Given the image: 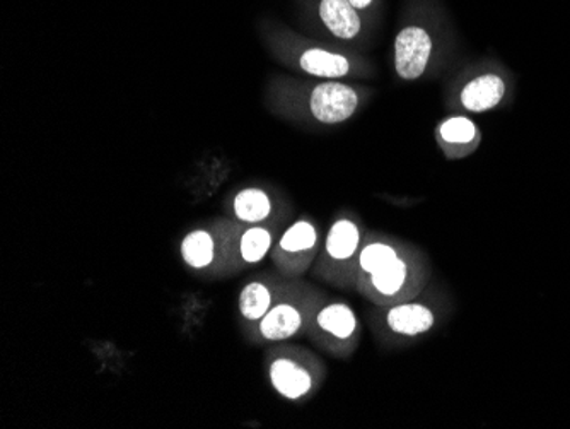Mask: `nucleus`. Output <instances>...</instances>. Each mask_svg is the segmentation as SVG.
Masks as SVG:
<instances>
[{
	"label": "nucleus",
	"instance_id": "obj_1",
	"mask_svg": "<svg viewBox=\"0 0 570 429\" xmlns=\"http://www.w3.org/2000/svg\"><path fill=\"white\" fill-rule=\"evenodd\" d=\"M432 265L421 246L367 232L358 255L355 291L373 306L395 305L431 286Z\"/></svg>",
	"mask_w": 570,
	"mask_h": 429
},
{
	"label": "nucleus",
	"instance_id": "obj_2",
	"mask_svg": "<svg viewBox=\"0 0 570 429\" xmlns=\"http://www.w3.org/2000/svg\"><path fill=\"white\" fill-rule=\"evenodd\" d=\"M451 300L443 290L429 286L419 296L395 305L374 306L367 325L383 348H403L431 334L450 316Z\"/></svg>",
	"mask_w": 570,
	"mask_h": 429
},
{
	"label": "nucleus",
	"instance_id": "obj_3",
	"mask_svg": "<svg viewBox=\"0 0 570 429\" xmlns=\"http://www.w3.org/2000/svg\"><path fill=\"white\" fill-rule=\"evenodd\" d=\"M264 368L272 390L281 399L294 403L315 396L328 374L325 361L316 352L293 341L267 345Z\"/></svg>",
	"mask_w": 570,
	"mask_h": 429
},
{
	"label": "nucleus",
	"instance_id": "obj_4",
	"mask_svg": "<svg viewBox=\"0 0 570 429\" xmlns=\"http://www.w3.org/2000/svg\"><path fill=\"white\" fill-rule=\"evenodd\" d=\"M242 223L217 217L190 230L179 242V257L194 274L207 280H223L239 274L236 240Z\"/></svg>",
	"mask_w": 570,
	"mask_h": 429
},
{
	"label": "nucleus",
	"instance_id": "obj_5",
	"mask_svg": "<svg viewBox=\"0 0 570 429\" xmlns=\"http://www.w3.org/2000/svg\"><path fill=\"white\" fill-rule=\"evenodd\" d=\"M328 294L322 287L304 280L291 281L271 312L246 335L252 344L267 345L275 342L294 341L306 335L311 320L325 303Z\"/></svg>",
	"mask_w": 570,
	"mask_h": 429
},
{
	"label": "nucleus",
	"instance_id": "obj_6",
	"mask_svg": "<svg viewBox=\"0 0 570 429\" xmlns=\"http://www.w3.org/2000/svg\"><path fill=\"white\" fill-rule=\"evenodd\" d=\"M367 230L354 213H338L323 236L322 250L313 265V275L330 287L355 291L358 255Z\"/></svg>",
	"mask_w": 570,
	"mask_h": 429
},
{
	"label": "nucleus",
	"instance_id": "obj_7",
	"mask_svg": "<svg viewBox=\"0 0 570 429\" xmlns=\"http://www.w3.org/2000/svg\"><path fill=\"white\" fill-rule=\"evenodd\" d=\"M306 338L333 360L347 361L361 345V320L347 301L326 298L311 320Z\"/></svg>",
	"mask_w": 570,
	"mask_h": 429
},
{
	"label": "nucleus",
	"instance_id": "obj_8",
	"mask_svg": "<svg viewBox=\"0 0 570 429\" xmlns=\"http://www.w3.org/2000/svg\"><path fill=\"white\" fill-rule=\"evenodd\" d=\"M323 236L320 224L313 217H297L275 240L268 257L275 271L289 280H303L307 272L313 271L322 250Z\"/></svg>",
	"mask_w": 570,
	"mask_h": 429
},
{
	"label": "nucleus",
	"instance_id": "obj_9",
	"mask_svg": "<svg viewBox=\"0 0 570 429\" xmlns=\"http://www.w3.org/2000/svg\"><path fill=\"white\" fill-rule=\"evenodd\" d=\"M291 281L274 269L272 272L256 274L243 284L238 294V319L245 338L271 312L275 301L289 287Z\"/></svg>",
	"mask_w": 570,
	"mask_h": 429
},
{
	"label": "nucleus",
	"instance_id": "obj_10",
	"mask_svg": "<svg viewBox=\"0 0 570 429\" xmlns=\"http://www.w3.org/2000/svg\"><path fill=\"white\" fill-rule=\"evenodd\" d=\"M358 99V92L352 86L325 81L311 88L307 95V110L320 124H342L355 114Z\"/></svg>",
	"mask_w": 570,
	"mask_h": 429
},
{
	"label": "nucleus",
	"instance_id": "obj_11",
	"mask_svg": "<svg viewBox=\"0 0 570 429\" xmlns=\"http://www.w3.org/2000/svg\"><path fill=\"white\" fill-rule=\"evenodd\" d=\"M431 57L432 40L422 28H406L396 37L395 69L405 81L421 79L428 70Z\"/></svg>",
	"mask_w": 570,
	"mask_h": 429
},
{
	"label": "nucleus",
	"instance_id": "obj_12",
	"mask_svg": "<svg viewBox=\"0 0 570 429\" xmlns=\"http://www.w3.org/2000/svg\"><path fill=\"white\" fill-rule=\"evenodd\" d=\"M229 217L245 226H253V224L285 226V221H282L281 207L275 204L274 197L268 192L256 187L243 188L233 197Z\"/></svg>",
	"mask_w": 570,
	"mask_h": 429
},
{
	"label": "nucleus",
	"instance_id": "obj_13",
	"mask_svg": "<svg viewBox=\"0 0 570 429\" xmlns=\"http://www.w3.org/2000/svg\"><path fill=\"white\" fill-rule=\"evenodd\" d=\"M282 230L284 226L281 224H253V226L242 224L238 240H236V261H238L239 272L255 267L271 257L275 240L281 235Z\"/></svg>",
	"mask_w": 570,
	"mask_h": 429
},
{
	"label": "nucleus",
	"instance_id": "obj_14",
	"mask_svg": "<svg viewBox=\"0 0 570 429\" xmlns=\"http://www.w3.org/2000/svg\"><path fill=\"white\" fill-rule=\"evenodd\" d=\"M505 96L504 79L495 72L480 74L463 85L460 91V105L472 114L492 110Z\"/></svg>",
	"mask_w": 570,
	"mask_h": 429
},
{
	"label": "nucleus",
	"instance_id": "obj_15",
	"mask_svg": "<svg viewBox=\"0 0 570 429\" xmlns=\"http://www.w3.org/2000/svg\"><path fill=\"white\" fill-rule=\"evenodd\" d=\"M297 66L303 72L316 78L335 79L345 78L354 70L348 57L342 53L330 52L325 48H307L297 59Z\"/></svg>",
	"mask_w": 570,
	"mask_h": 429
},
{
	"label": "nucleus",
	"instance_id": "obj_16",
	"mask_svg": "<svg viewBox=\"0 0 570 429\" xmlns=\"http://www.w3.org/2000/svg\"><path fill=\"white\" fill-rule=\"evenodd\" d=\"M439 140L450 150L448 155H466V150L476 147L480 140L479 127L466 117H451L439 125Z\"/></svg>",
	"mask_w": 570,
	"mask_h": 429
},
{
	"label": "nucleus",
	"instance_id": "obj_17",
	"mask_svg": "<svg viewBox=\"0 0 570 429\" xmlns=\"http://www.w3.org/2000/svg\"><path fill=\"white\" fill-rule=\"evenodd\" d=\"M320 14L325 27L341 40H352L361 31V19L348 0H323Z\"/></svg>",
	"mask_w": 570,
	"mask_h": 429
},
{
	"label": "nucleus",
	"instance_id": "obj_18",
	"mask_svg": "<svg viewBox=\"0 0 570 429\" xmlns=\"http://www.w3.org/2000/svg\"><path fill=\"white\" fill-rule=\"evenodd\" d=\"M355 9H364L373 2V0H348Z\"/></svg>",
	"mask_w": 570,
	"mask_h": 429
}]
</instances>
